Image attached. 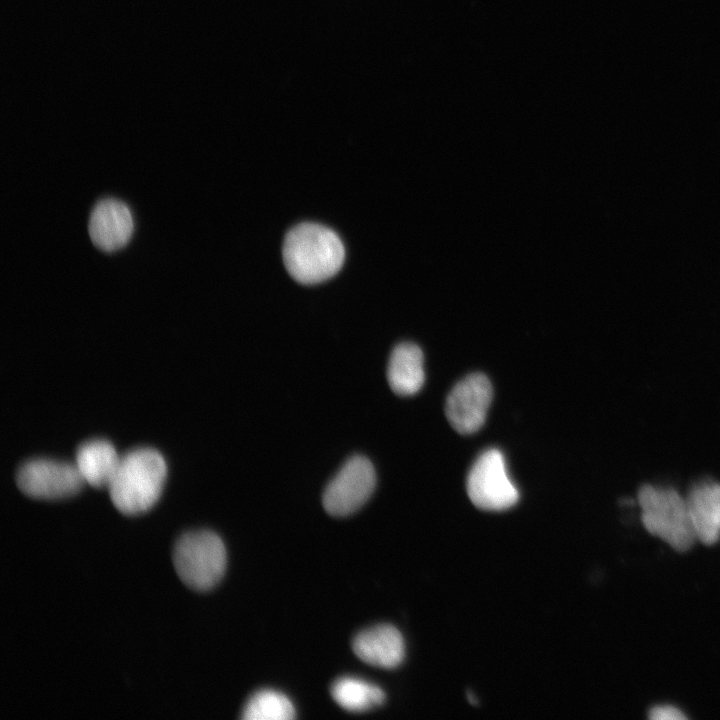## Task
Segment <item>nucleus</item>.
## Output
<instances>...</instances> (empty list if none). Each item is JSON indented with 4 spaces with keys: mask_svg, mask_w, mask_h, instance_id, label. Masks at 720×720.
<instances>
[{
    "mask_svg": "<svg viewBox=\"0 0 720 720\" xmlns=\"http://www.w3.org/2000/svg\"><path fill=\"white\" fill-rule=\"evenodd\" d=\"M344 257V246L338 235L317 223H301L284 239L285 267L297 282L305 285L334 276L342 267Z\"/></svg>",
    "mask_w": 720,
    "mask_h": 720,
    "instance_id": "1",
    "label": "nucleus"
},
{
    "mask_svg": "<svg viewBox=\"0 0 720 720\" xmlns=\"http://www.w3.org/2000/svg\"><path fill=\"white\" fill-rule=\"evenodd\" d=\"M167 475L163 456L151 448L131 450L120 457L108 491L113 505L126 515L149 510L159 499Z\"/></svg>",
    "mask_w": 720,
    "mask_h": 720,
    "instance_id": "2",
    "label": "nucleus"
},
{
    "mask_svg": "<svg viewBox=\"0 0 720 720\" xmlns=\"http://www.w3.org/2000/svg\"><path fill=\"white\" fill-rule=\"evenodd\" d=\"M645 529L677 551H686L696 536L686 498L676 490L645 484L638 491Z\"/></svg>",
    "mask_w": 720,
    "mask_h": 720,
    "instance_id": "3",
    "label": "nucleus"
},
{
    "mask_svg": "<svg viewBox=\"0 0 720 720\" xmlns=\"http://www.w3.org/2000/svg\"><path fill=\"white\" fill-rule=\"evenodd\" d=\"M173 564L181 581L189 588L205 591L214 587L226 568V549L211 531L184 534L173 551Z\"/></svg>",
    "mask_w": 720,
    "mask_h": 720,
    "instance_id": "4",
    "label": "nucleus"
},
{
    "mask_svg": "<svg viewBox=\"0 0 720 720\" xmlns=\"http://www.w3.org/2000/svg\"><path fill=\"white\" fill-rule=\"evenodd\" d=\"M466 487L471 502L483 510H506L519 500V491L508 475L505 457L496 448L484 451L476 459L468 473Z\"/></svg>",
    "mask_w": 720,
    "mask_h": 720,
    "instance_id": "5",
    "label": "nucleus"
},
{
    "mask_svg": "<svg viewBox=\"0 0 720 720\" xmlns=\"http://www.w3.org/2000/svg\"><path fill=\"white\" fill-rule=\"evenodd\" d=\"M376 486L375 469L364 456L349 458L326 486L322 503L326 512L344 517L360 509Z\"/></svg>",
    "mask_w": 720,
    "mask_h": 720,
    "instance_id": "6",
    "label": "nucleus"
},
{
    "mask_svg": "<svg viewBox=\"0 0 720 720\" xmlns=\"http://www.w3.org/2000/svg\"><path fill=\"white\" fill-rule=\"evenodd\" d=\"M16 482L25 495L42 500L70 497L85 484L75 464L42 458L22 464Z\"/></svg>",
    "mask_w": 720,
    "mask_h": 720,
    "instance_id": "7",
    "label": "nucleus"
},
{
    "mask_svg": "<svg viewBox=\"0 0 720 720\" xmlns=\"http://www.w3.org/2000/svg\"><path fill=\"white\" fill-rule=\"evenodd\" d=\"M492 396L486 375L472 373L460 380L446 399L445 414L450 425L460 434L478 431L486 420Z\"/></svg>",
    "mask_w": 720,
    "mask_h": 720,
    "instance_id": "8",
    "label": "nucleus"
},
{
    "mask_svg": "<svg viewBox=\"0 0 720 720\" xmlns=\"http://www.w3.org/2000/svg\"><path fill=\"white\" fill-rule=\"evenodd\" d=\"M88 229L96 247L112 252L124 247L130 240L134 230L133 216L122 201L103 199L94 206Z\"/></svg>",
    "mask_w": 720,
    "mask_h": 720,
    "instance_id": "9",
    "label": "nucleus"
},
{
    "mask_svg": "<svg viewBox=\"0 0 720 720\" xmlns=\"http://www.w3.org/2000/svg\"><path fill=\"white\" fill-rule=\"evenodd\" d=\"M352 648L363 662L385 669L399 666L405 656V644L401 633L388 624L361 631L354 638Z\"/></svg>",
    "mask_w": 720,
    "mask_h": 720,
    "instance_id": "10",
    "label": "nucleus"
},
{
    "mask_svg": "<svg viewBox=\"0 0 720 720\" xmlns=\"http://www.w3.org/2000/svg\"><path fill=\"white\" fill-rule=\"evenodd\" d=\"M686 502L696 538L706 545L716 543L720 538V483L696 484Z\"/></svg>",
    "mask_w": 720,
    "mask_h": 720,
    "instance_id": "11",
    "label": "nucleus"
},
{
    "mask_svg": "<svg viewBox=\"0 0 720 720\" xmlns=\"http://www.w3.org/2000/svg\"><path fill=\"white\" fill-rule=\"evenodd\" d=\"M387 379L394 393L400 396L416 394L425 382L421 348L411 342L395 346L388 362Z\"/></svg>",
    "mask_w": 720,
    "mask_h": 720,
    "instance_id": "12",
    "label": "nucleus"
},
{
    "mask_svg": "<svg viewBox=\"0 0 720 720\" xmlns=\"http://www.w3.org/2000/svg\"><path fill=\"white\" fill-rule=\"evenodd\" d=\"M120 457L110 442L92 440L77 449L75 465L85 483L95 488H107L117 470Z\"/></svg>",
    "mask_w": 720,
    "mask_h": 720,
    "instance_id": "13",
    "label": "nucleus"
},
{
    "mask_svg": "<svg viewBox=\"0 0 720 720\" xmlns=\"http://www.w3.org/2000/svg\"><path fill=\"white\" fill-rule=\"evenodd\" d=\"M331 695L339 706L350 712L368 711L385 700V693L377 685L348 676L333 683Z\"/></svg>",
    "mask_w": 720,
    "mask_h": 720,
    "instance_id": "14",
    "label": "nucleus"
},
{
    "mask_svg": "<svg viewBox=\"0 0 720 720\" xmlns=\"http://www.w3.org/2000/svg\"><path fill=\"white\" fill-rule=\"evenodd\" d=\"M294 717L295 709L289 698L271 689L255 692L242 711L245 720H289Z\"/></svg>",
    "mask_w": 720,
    "mask_h": 720,
    "instance_id": "15",
    "label": "nucleus"
},
{
    "mask_svg": "<svg viewBox=\"0 0 720 720\" xmlns=\"http://www.w3.org/2000/svg\"><path fill=\"white\" fill-rule=\"evenodd\" d=\"M652 720H684L687 717L681 710L669 705L655 706L649 712Z\"/></svg>",
    "mask_w": 720,
    "mask_h": 720,
    "instance_id": "16",
    "label": "nucleus"
}]
</instances>
